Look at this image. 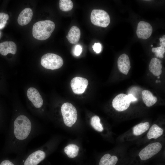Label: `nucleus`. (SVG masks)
Listing matches in <instances>:
<instances>
[{
  "label": "nucleus",
  "instance_id": "f257e3e1",
  "mask_svg": "<svg viewBox=\"0 0 165 165\" xmlns=\"http://www.w3.org/2000/svg\"><path fill=\"white\" fill-rule=\"evenodd\" d=\"M39 130V126L26 116L20 114L16 116L10 126L9 151L19 154L23 153L29 142L38 134Z\"/></svg>",
  "mask_w": 165,
  "mask_h": 165
},
{
  "label": "nucleus",
  "instance_id": "f03ea898",
  "mask_svg": "<svg viewBox=\"0 0 165 165\" xmlns=\"http://www.w3.org/2000/svg\"><path fill=\"white\" fill-rule=\"evenodd\" d=\"M55 28V24L51 20H47L38 21L33 25V36L38 40H46L50 37Z\"/></svg>",
  "mask_w": 165,
  "mask_h": 165
},
{
  "label": "nucleus",
  "instance_id": "7ed1b4c3",
  "mask_svg": "<svg viewBox=\"0 0 165 165\" xmlns=\"http://www.w3.org/2000/svg\"><path fill=\"white\" fill-rule=\"evenodd\" d=\"M46 146L31 150L23 161V165H38L46 156Z\"/></svg>",
  "mask_w": 165,
  "mask_h": 165
},
{
  "label": "nucleus",
  "instance_id": "20e7f679",
  "mask_svg": "<svg viewBox=\"0 0 165 165\" xmlns=\"http://www.w3.org/2000/svg\"><path fill=\"white\" fill-rule=\"evenodd\" d=\"M61 111L64 123L67 126L71 127L77 119L76 108L72 104L66 102L62 105Z\"/></svg>",
  "mask_w": 165,
  "mask_h": 165
},
{
  "label": "nucleus",
  "instance_id": "39448f33",
  "mask_svg": "<svg viewBox=\"0 0 165 165\" xmlns=\"http://www.w3.org/2000/svg\"><path fill=\"white\" fill-rule=\"evenodd\" d=\"M41 64L46 69L55 70L58 69L62 66L63 61L59 55L53 53H48L42 57Z\"/></svg>",
  "mask_w": 165,
  "mask_h": 165
},
{
  "label": "nucleus",
  "instance_id": "423d86ee",
  "mask_svg": "<svg viewBox=\"0 0 165 165\" xmlns=\"http://www.w3.org/2000/svg\"><path fill=\"white\" fill-rule=\"evenodd\" d=\"M90 20L94 25L104 28L107 27L110 23L109 15L102 9H93L91 13Z\"/></svg>",
  "mask_w": 165,
  "mask_h": 165
},
{
  "label": "nucleus",
  "instance_id": "0eeeda50",
  "mask_svg": "<svg viewBox=\"0 0 165 165\" xmlns=\"http://www.w3.org/2000/svg\"><path fill=\"white\" fill-rule=\"evenodd\" d=\"M162 148V145L160 142L150 143L142 149L138 155L141 160H146L150 159L158 153Z\"/></svg>",
  "mask_w": 165,
  "mask_h": 165
},
{
  "label": "nucleus",
  "instance_id": "6e6552de",
  "mask_svg": "<svg viewBox=\"0 0 165 165\" xmlns=\"http://www.w3.org/2000/svg\"><path fill=\"white\" fill-rule=\"evenodd\" d=\"M131 101L127 95L120 94L117 95L112 101V106L116 110L121 112L127 110L129 107Z\"/></svg>",
  "mask_w": 165,
  "mask_h": 165
},
{
  "label": "nucleus",
  "instance_id": "1a4fd4ad",
  "mask_svg": "<svg viewBox=\"0 0 165 165\" xmlns=\"http://www.w3.org/2000/svg\"><path fill=\"white\" fill-rule=\"evenodd\" d=\"M88 84V80L86 78L76 77L71 81V86L73 92L76 94L83 93Z\"/></svg>",
  "mask_w": 165,
  "mask_h": 165
},
{
  "label": "nucleus",
  "instance_id": "9d476101",
  "mask_svg": "<svg viewBox=\"0 0 165 165\" xmlns=\"http://www.w3.org/2000/svg\"><path fill=\"white\" fill-rule=\"evenodd\" d=\"M152 31V26L149 23L142 21L138 23L136 34L139 38L146 39L150 37Z\"/></svg>",
  "mask_w": 165,
  "mask_h": 165
},
{
  "label": "nucleus",
  "instance_id": "9b49d317",
  "mask_svg": "<svg viewBox=\"0 0 165 165\" xmlns=\"http://www.w3.org/2000/svg\"><path fill=\"white\" fill-rule=\"evenodd\" d=\"M27 97L36 108H40L43 105V100L38 90L33 87H30L27 90Z\"/></svg>",
  "mask_w": 165,
  "mask_h": 165
},
{
  "label": "nucleus",
  "instance_id": "f8f14e48",
  "mask_svg": "<svg viewBox=\"0 0 165 165\" xmlns=\"http://www.w3.org/2000/svg\"><path fill=\"white\" fill-rule=\"evenodd\" d=\"M117 66L119 71L127 75L131 67L130 62L128 56L124 53L121 55L117 60Z\"/></svg>",
  "mask_w": 165,
  "mask_h": 165
},
{
  "label": "nucleus",
  "instance_id": "ddd939ff",
  "mask_svg": "<svg viewBox=\"0 0 165 165\" xmlns=\"http://www.w3.org/2000/svg\"><path fill=\"white\" fill-rule=\"evenodd\" d=\"M16 45L13 42L5 41L0 43V53L6 56L8 53L15 54L16 52Z\"/></svg>",
  "mask_w": 165,
  "mask_h": 165
},
{
  "label": "nucleus",
  "instance_id": "4468645a",
  "mask_svg": "<svg viewBox=\"0 0 165 165\" xmlns=\"http://www.w3.org/2000/svg\"><path fill=\"white\" fill-rule=\"evenodd\" d=\"M33 14V11L31 9L29 8L24 9L18 16L17 19L18 24L21 26L27 25L31 21Z\"/></svg>",
  "mask_w": 165,
  "mask_h": 165
},
{
  "label": "nucleus",
  "instance_id": "2eb2a0df",
  "mask_svg": "<svg viewBox=\"0 0 165 165\" xmlns=\"http://www.w3.org/2000/svg\"><path fill=\"white\" fill-rule=\"evenodd\" d=\"M162 61L156 58H152L149 64V69L152 74L156 76H159L162 73Z\"/></svg>",
  "mask_w": 165,
  "mask_h": 165
},
{
  "label": "nucleus",
  "instance_id": "dca6fc26",
  "mask_svg": "<svg viewBox=\"0 0 165 165\" xmlns=\"http://www.w3.org/2000/svg\"><path fill=\"white\" fill-rule=\"evenodd\" d=\"M80 31L77 27L72 26L70 28L66 37L71 44H75L78 43L80 37Z\"/></svg>",
  "mask_w": 165,
  "mask_h": 165
},
{
  "label": "nucleus",
  "instance_id": "f3484780",
  "mask_svg": "<svg viewBox=\"0 0 165 165\" xmlns=\"http://www.w3.org/2000/svg\"><path fill=\"white\" fill-rule=\"evenodd\" d=\"M142 94L143 101L147 107H150L152 106L157 101V97L154 96L149 91L143 90L142 92Z\"/></svg>",
  "mask_w": 165,
  "mask_h": 165
},
{
  "label": "nucleus",
  "instance_id": "a211bd4d",
  "mask_svg": "<svg viewBox=\"0 0 165 165\" xmlns=\"http://www.w3.org/2000/svg\"><path fill=\"white\" fill-rule=\"evenodd\" d=\"M163 129L156 124L152 125L150 128L147 136L148 139H156L161 136L163 133Z\"/></svg>",
  "mask_w": 165,
  "mask_h": 165
},
{
  "label": "nucleus",
  "instance_id": "6ab92c4d",
  "mask_svg": "<svg viewBox=\"0 0 165 165\" xmlns=\"http://www.w3.org/2000/svg\"><path fill=\"white\" fill-rule=\"evenodd\" d=\"M118 160L116 156H111L109 154H106L101 158L99 165H115Z\"/></svg>",
  "mask_w": 165,
  "mask_h": 165
},
{
  "label": "nucleus",
  "instance_id": "aec40b11",
  "mask_svg": "<svg viewBox=\"0 0 165 165\" xmlns=\"http://www.w3.org/2000/svg\"><path fill=\"white\" fill-rule=\"evenodd\" d=\"M149 126V123L148 122L139 123L133 127V134L135 136L141 135L147 130Z\"/></svg>",
  "mask_w": 165,
  "mask_h": 165
},
{
  "label": "nucleus",
  "instance_id": "412c9836",
  "mask_svg": "<svg viewBox=\"0 0 165 165\" xmlns=\"http://www.w3.org/2000/svg\"><path fill=\"white\" fill-rule=\"evenodd\" d=\"M79 148L76 145L70 144L64 148V152L68 157L74 158L78 155Z\"/></svg>",
  "mask_w": 165,
  "mask_h": 165
},
{
  "label": "nucleus",
  "instance_id": "4be33fe9",
  "mask_svg": "<svg viewBox=\"0 0 165 165\" xmlns=\"http://www.w3.org/2000/svg\"><path fill=\"white\" fill-rule=\"evenodd\" d=\"M160 46L152 48V52L155 53L157 57L163 58L164 57L163 55L165 52V40H163L160 42Z\"/></svg>",
  "mask_w": 165,
  "mask_h": 165
},
{
  "label": "nucleus",
  "instance_id": "5701e85b",
  "mask_svg": "<svg viewBox=\"0 0 165 165\" xmlns=\"http://www.w3.org/2000/svg\"><path fill=\"white\" fill-rule=\"evenodd\" d=\"M90 124L96 130L99 132H102L104 129L102 125L100 123V119L99 116H95L91 119Z\"/></svg>",
  "mask_w": 165,
  "mask_h": 165
},
{
  "label": "nucleus",
  "instance_id": "b1692460",
  "mask_svg": "<svg viewBox=\"0 0 165 165\" xmlns=\"http://www.w3.org/2000/svg\"><path fill=\"white\" fill-rule=\"evenodd\" d=\"M60 9L63 11L71 10L73 7V3L70 0H60L59 4Z\"/></svg>",
  "mask_w": 165,
  "mask_h": 165
},
{
  "label": "nucleus",
  "instance_id": "393cba45",
  "mask_svg": "<svg viewBox=\"0 0 165 165\" xmlns=\"http://www.w3.org/2000/svg\"><path fill=\"white\" fill-rule=\"evenodd\" d=\"M9 19V16L8 14L4 13H0V29L5 27Z\"/></svg>",
  "mask_w": 165,
  "mask_h": 165
},
{
  "label": "nucleus",
  "instance_id": "a878e982",
  "mask_svg": "<svg viewBox=\"0 0 165 165\" xmlns=\"http://www.w3.org/2000/svg\"><path fill=\"white\" fill-rule=\"evenodd\" d=\"M82 47L79 45H76L74 47L73 52L74 54L77 56H79L82 53Z\"/></svg>",
  "mask_w": 165,
  "mask_h": 165
},
{
  "label": "nucleus",
  "instance_id": "bb28decb",
  "mask_svg": "<svg viewBox=\"0 0 165 165\" xmlns=\"http://www.w3.org/2000/svg\"><path fill=\"white\" fill-rule=\"evenodd\" d=\"M92 48L94 52L97 53L101 52L102 49V46L99 43H95L92 46Z\"/></svg>",
  "mask_w": 165,
  "mask_h": 165
},
{
  "label": "nucleus",
  "instance_id": "cd10ccee",
  "mask_svg": "<svg viewBox=\"0 0 165 165\" xmlns=\"http://www.w3.org/2000/svg\"><path fill=\"white\" fill-rule=\"evenodd\" d=\"M0 165H16L12 161L9 160H5L2 161L0 163Z\"/></svg>",
  "mask_w": 165,
  "mask_h": 165
},
{
  "label": "nucleus",
  "instance_id": "c85d7f7f",
  "mask_svg": "<svg viewBox=\"0 0 165 165\" xmlns=\"http://www.w3.org/2000/svg\"><path fill=\"white\" fill-rule=\"evenodd\" d=\"M127 96L131 101H134L137 100V98H135L132 94H129Z\"/></svg>",
  "mask_w": 165,
  "mask_h": 165
},
{
  "label": "nucleus",
  "instance_id": "c756f323",
  "mask_svg": "<svg viewBox=\"0 0 165 165\" xmlns=\"http://www.w3.org/2000/svg\"><path fill=\"white\" fill-rule=\"evenodd\" d=\"M158 77H157V78L158 79V78H159L160 77L159 76H158Z\"/></svg>",
  "mask_w": 165,
  "mask_h": 165
},
{
  "label": "nucleus",
  "instance_id": "7c9ffc66",
  "mask_svg": "<svg viewBox=\"0 0 165 165\" xmlns=\"http://www.w3.org/2000/svg\"><path fill=\"white\" fill-rule=\"evenodd\" d=\"M152 46H153L152 45H151V46H152Z\"/></svg>",
  "mask_w": 165,
  "mask_h": 165
},
{
  "label": "nucleus",
  "instance_id": "2f4dec72",
  "mask_svg": "<svg viewBox=\"0 0 165 165\" xmlns=\"http://www.w3.org/2000/svg\"></svg>",
  "mask_w": 165,
  "mask_h": 165
}]
</instances>
